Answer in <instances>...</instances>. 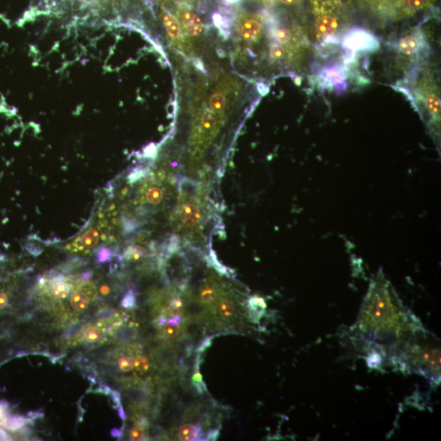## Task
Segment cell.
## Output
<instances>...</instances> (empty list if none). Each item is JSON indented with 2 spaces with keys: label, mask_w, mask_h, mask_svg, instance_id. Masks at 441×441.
<instances>
[{
  "label": "cell",
  "mask_w": 441,
  "mask_h": 441,
  "mask_svg": "<svg viewBox=\"0 0 441 441\" xmlns=\"http://www.w3.org/2000/svg\"><path fill=\"white\" fill-rule=\"evenodd\" d=\"M421 326L380 270L370 283L355 324L360 334L371 340L395 343Z\"/></svg>",
  "instance_id": "1"
},
{
  "label": "cell",
  "mask_w": 441,
  "mask_h": 441,
  "mask_svg": "<svg viewBox=\"0 0 441 441\" xmlns=\"http://www.w3.org/2000/svg\"><path fill=\"white\" fill-rule=\"evenodd\" d=\"M140 7L141 0H31L30 13L71 25L116 26L135 22Z\"/></svg>",
  "instance_id": "2"
},
{
  "label": "cell",
  "mask_w": 441,
  "mask_h": 441,
  "mask_svg": "<svg viewBox=\"0 0 441 441\" xmlns=\"http://www.w3.org/2000/svg\"><path fill=\"white\" fill-rule=\"evenodd\" d=\"M396 346L394 359L398 361L400 369H410L431 381L440 378V346L439 341L421 326L401 340L393 343Z\"/></svg>",
  "instance_id": "3"
},
{
  "label": "cell",
  "mask_w": 441,
  "mask_h": 441,
  "mask_svg": "<svg viewBox=\"0 0 441 441\" xmlns=\"http://www.w3.org/2000/svg\"><path fill=\"white\" fill-rule=\"evenodd\" d=\"M342 45L354 51H367L378 48V40L365 30L355 29L346 34Z\"/></svg>",
  "instance_id": "4"
},
{
  "label": "cell",
  "mask_w": 441,
  "mask_h": 441,
  "mask_svg": "<svg viewBox=\"0 0 441 441\" xmlns=\"http://www.w3.org/2000/svg\"><path fill=\"white\" fill-rule=\"evenodd\" d=\"M220 296V290L216 283L208 280L203 284L200 292V302L202 304L209 317L216 316V305Z\"/></svg>",
  "instance_id": "5"
},
{
  "label": "cell",
  "mask_w": 441,
  "mask_h": 441,
  "mask_svg": "<svg viewBox=\"0 0 441 441\" xmlns=\"http://www.w3.org/2000/svg\"><path fill=\"white\" fill-rule=\"evenodd\" d=\"M237 314V306L233 297L229 294L219 296L216 305V315L217 320L223 322L231 321Z\"/></svg>",
  "instance_id": "6"
},
{
  "label": "cell",
  "mask_w": 441,
  "mask_h": 441,
  "mask_svg": "<svg viewBox=\"0 0 441 441\" xmlns=\"http://www.w3.org/2000/svg\"><path fill=\"white\" fill-rule=\"evenodd\" d=\"M154 361L163 367L170 366L174 367L178 359V351L173 346H162L155 349L152 353Z\"/></svg>",
  "instance_id": "7"
},
{
  "label": "cell",
  "mask_w": 441,
  "mask_h": 441,
  "mask_svg": "<svg viewBox=\"0 0 441 441\" xmlns=\"http://www.w3.org/2000/svg\"><path fill=\"white\" fill-rule=\"evenodd\" d=\"M423 36L419 34L406 35L400 39L398 43V49L402 53L410 56L419 52L424 45Z\"/></svg>",
  "instance_id": "8"
},
{
  "label": "cell",
  "mask_w": 441,
  "mask_h": 441,
  "mask_svg": "<svg viewBox=\"0 0 441 441\" xmlns=\"http://www.w3.org/2000/svg\"><path fill=\"white\" fill-rule=\"evenodd\" d=\"M247 308L250 321L258 324L262 316L266 314V303L262 297L253 296L247 301Z\"/></svg>",
  "instance_id": "9"
},
{
  "label": "cell",
  "mask_w": 441,
  "mask_h": 441,
  "mask_svg": "<svg viewBox=\"0 0 441 441\" xmlns=\"http://www.w3.org/2000/svg\"><path fill=\"white\" fill-rule=\"evenodd\" d=\"M180 217L184 225L186 227H194L200 223L201 212L198 206L194 204H184L180 212Z\"/></svg>",
  "instance_id": "10"
},
{
  "label": "cell",
  "mask_w": 441,
  "mask_h": 441,
  "mask_svg": "<svg viewBox=\"0 0 441 441\" xmlns=\"http://www.w3.org/2000/svg\"><path fill=\"white\" fill-rule=\"evenodd\" d=\"M182 22L189 34L191 35H200L202 33L203 24L201 19L196 13L190 11H184L182 14Z\"/></svg>",
  "instance_id": "11"
},
{
  "label": "cell",
  "mask_w": 441,
  "mask_h": 441,
  "mask_svg": "<svg viewBox=\"0 0 441 441\" xmlns=\"http://www.w3.org/2000/svg\"><path fill=\"white\" fill-rule=\"evenodd\" d=\"M201 425L186 423L178 428L177 437L178 440H199V438H201Z\"/></svg>",
  "instance_id": "12"
},
{
  "label": "cell",
  "mask_w": 441,
  "mask_h": 441,
  "mask_svg": "<svg viewBox=\"0 0 441 441\" xmlns=\"http://www.w3.org/2000/svg\"><path fill=\"white\" fill-rule=\"evenodd\" d=\"M262 31V25L255 19H249L242 24L240 33L242 38L246 41H254L259 37Z\"/></svg>",
  "instance_id": "13"
},
{
  "label": "cell",
  "mask_w": 441,
  "mask_h": 441,
  "mask_svg": "<svg viewBox=\"0 0 441 441\" xmlns=\"http://www.w3.org/2000/svg\"><path fill=\"white\" fill-rule=\"evenodd\" d=\"M72 289L71 285L66 282V279L62 274H58L52 280L51 293L52 296L58 299L66 298Z\"/></svg>",
  "instance_id": "14"
},
{
  "label": "cell",
  "mask_w": 441,
  "mask_h": 441,
  "mask_svg": "<svg viewBox=\"0 0 441 441\" xmlns=\"http://www.w3.org/2000/svg\"><path fill=\"white\" fill-rule=\"evenodd\" d=\"M162 21L165 30L167 31L169 36L173 39H177L180 37L181 35V27L178 19L176 18L173 14L168 12H162Z\"/></svg>",
  "instance_id": "15"
},
{
  "label": "cell",
  "mask_w": 441,
  "mask_h": 441,
  "mask_svg": "<svg viewBox=\"0 0 441 441\" xmlns=\"http://www.w3.org/2000/svg\"><path fill=\"white\" fill-rule=\"evenodd\" d=\"M126 394L130 400L139 405H147L151 400L149 392L141 388H129Z\"/></svg>",
  "instance_id": "16"
},
{
  "label": "cell",
  "mask_w": 441,
  "mask_h": 441,
  "mask_svg": "<svg viewBox=\"0 0 441 441\" xmlns=\"http://www.w3.org/2000/svg\"><path fill=\"white\" fill-rule=\"evenodd\" d=\"M137 330L134 327L129 325L121 326L118 328L114 334L115 340L121 343L131 342L136 338Z\"/></svg>",
  "instance_id": "17"
},
{
  "label": "cell",
  "mask_w": 441,
  "mask_h": 441,
  "mask_svg": "<svg viewBox=\"0 0 441 441\" xmlns=\"http://www.w3.org/2000/svg\"><path fill=\"white\" fill-rule=\"evenodd\" d=\"M338 22L336 19L331 16H325L320 18L317 24V31L321 36L332 33L336 30Z\"/></svg>",
  "instance_id": "18"
},
{
  "label": "cell",
  "mask_w": 441,
  "mask_h": 441,
  "mask_svg": "<svg viewBox=\"0 0 441 441\" xmlns=\"http://www.w3.org/2000/svg\"><path fill=\"white\" fill-rule=\"evenodd\" d=\"M99 240V233L95 229L88 230L78 239V243L82 247H93L97 245Z\"/></svg>",
  "instance_id": "19"
},
{
  "label": "cell",
  "mask_w": 441,
  "mask_h": 441,
  "mask_svg": "<svg viewBox=\"0 0 441 441\" xmlns=\"http://www.w3.org/2000/svg\"><path fill=\"white\" fill-rule=\"evenodd\" d=\"M185 315V306L183 301L179 296L173 297L167 307V316L169 317H174L177 316Z\"/></svg>",
  "instance_id": "20"
},
{
  "label": "cell",
  "mask_w": 441,
  "mask_h": 441,
  "mask_svg": "<svg viewBox=\"0 0 441 441\" xmlns=\"http://www.w3.org/2000/svg\"><path fill=\"white\" fill-rule=\"evenodd\" d=\"M89 297L86 293H84L82 291H77L75 293H73L72 297L70 299V303L72 305L73 308L76 311H84L86 309L87 307L89 306Z\"/></svg>",
  "instance_id": "21"
},
{
  "label": "cell",
  "mask_w": 441,
  "mask_h": 441,
  "mask_svg": "<svg viewBox=\"0 0 441 441\" xmlns=\"http://www.w3.org/2000/svg\"><path fill=\"white\" fill-rule=\"evenodd\" d=\"M191 381L195 389L199 394L204 393L208 391L206 384L204 383V381H203V377L200 372V357L199 356L197 357V361H196V366H195L194 373L192 375Z\"/></svg>",
  "instance_id": "22"
},
{
  "label": "cell",
  "mask_w": 441,
  "mask_h": 441,
  "mask_svg": "<svg viewBox=\"0 0 441 441\" xmlns=\"http://www.w3.org/2000/svg\"><path fill=\"white\" fill-rule=\"evenodd\" d=\"M162 334L166 338L169 339H175V338H182L183 335V329L182 324L181 325H166L161 328Z\"/></svg>",
  "instance_id": "23"
},
{
  "label": "cell",
  "mask_w": 441,
  "mask_h": 441,
  "mask_svg": "<svg viewBox=\"0 0 441 441\" xmlns=\"http://www.w3.org/2000/svg\"><path fill=\"white\" fill-rule=\"evenodd\" d=\"M163 190L159 186H151L146 194L147 202L151 204H158L163 199Z\"/></svg>",
  "instance_id": "24"
},
{
  "label": "cell",
  "mask_w": 441,
  "mask_h": 441,
  "mask_svg": "<svg viewBox=\"0 0 441 441\" xmlns=\"http://www.w3.org/2000/svg\"><path fill=\"white\" fill-rule=\"evenodd\" d=\"M324 78L327 82H339L343 80L345 78V74L340 68L328 69L324 73Z\"/></svg>",
  "instance_id": "25"
},
{
  "label": "cell",
  "mask_w": 441,
  "mask_h": 441,
  "mask_svg": "<svg viewBox=\"0 0 441 441\" xmlns=\"http://www.w3.org/2000/svg\"><path fill=\"white\" fill-rule=\"evenodd\" d=\"M104 335V330L101 328L93 326L90 328H87L85 332V338L88 342H95L100 340Z\"/></svg>",
  "instance_id": "26"
},
{
  "label": "cell",
  "mask_w": 441,
  "mask_h": 441,
  "mask_svg": "<svg viewBox=\"0 0 441 441\" xmlns=\"http://www.w3.org/2000/svg\"><path fill=\"white\" fill-rule=\"evenodd\" d=\"M150 361L146 355H139L135 358L134 367L139 373H145L148 371L150 369Z\"/></svg>",
  "instance_id": "27"
},
{
  "label": "cell",
  "mask_w": 441,
  "mask_h": 441,
  "mask_svg": "<svg viewBox=\"0 0 441 441\" xmlns=\"http://www.w3.org/2000/svg\"><path fill=\"white\" fill-rule=\"evenodd\" d=\"M25 420L22 417H10L5 422V427L11 431H16L25 425Z\"/></svg>",
  "instance_id": "28"
},
{
  "label": "cell",
  "mask_w": 441,
  "mask_h": 441,
  "mask_svg": "<svg viewBox=\"0 0 441 441\" xmlns=\"http://www.w3.org/2000/svg\"><path fill=\"white\" fill-rule=\"evenodd\" d=\"M217 122V118L213 112H205L203 115L202 126L205 129H211L215 127Z\"/></svg>",
  "instance_id": "29"
},
{
  "label": "cell",
  "mask_w": 441,
  "mask_h": 441,
  "mask_svg": "<svg viewBox=\"0 0 441 441\" xmlns=\"http://www.w3.org/2000/svg\"><path fill=\"white\" fill-rule=\"evenodd\" d=\"M226 102H227V100H226L225 96L220 94V93H216L211 97L210 105L213 109H216V111L223 109V108L225 107Z\"/></svg>",
  "instance_id": "30"
},
{
  "label": "cell",
  "mask_w": 441,
  "mask_h": 441,
  "mask_svg": "<svg viewBox=\"0 0 441 441\" xmlns=\"http://www.w3.org/2000/svg\"><path fill=\"white\" fill-rule=\"evenodd\" d=\"M273 36L280 43H286L290 40L291 34L289 30L285 28H278L273 32Z\"/></svg>",
  "instance_id": "31"
},
{
  "label": "cell",
  "mask_w": 441,
  "mask_h": 441,
  "mask_svg": "<svg viewBox=\"0 0 441 441\" xmlns=\"http://www.w3.org/2000/svg\"><path fill=\"white\" fill-rule=\"evenodd\" d=\"M119 367L124 373L131 371L134 367V360L132 356H123L119 361Z\"/></svg>",
  "instance_id": "32"
},
{
  "label": "cell",
  "mask_w": 441,
  "mask_h": 441,
  "mask_svg": "<svg viewBox=\"0 0 441 441\" xmlns=\"http://www.w3.org/2000/svg\"><path fill=\"white\" fill-rule=\"evenodd\" d=\"M129 438L131 440H144L146 438L144 428L139 426L133 427L130 431Z\"/></svg>",
  "instance_id": "33"
},
{
  "label": "cell",
  "mask_w": 441,
  "mask_h": 441,
  "mask_svg": "<svg viewBox=\"0 0 441 441\" xmlns=\"http://www.w3.org/2000/svg\"><path fill=\"white\" fill-rule=\"evenodd\" d=\"M270 55L274 60H279L285 55V50L282 46L280 45V43H274L270 48Z\"/></svg>",
  "instance_id": "34"
},
{
  "label": "cell",
  "mask_w": 441,
  "mask_h": 441,
  "mask_svg": "<svg viewBox=\"0 0 441 441\" xmlns=\"http://www.w3.org/2000/svg\"><path fill=\"white\" fill-rule=\"evenodd\" d=\"M82 328V323H76L69 327L63 334V337L66 338H71L80 333Z\"/></svg>",
  "instance_id": "35"
},
{
  "label": "cell",
  "mask_w": 441,
  "mask_h": 441,
  "mask_svg": "<svg viewBox=\"0 0 441 441\" xmlns=\"http://www.w3.org/2000/svg\"><path fill=\"white\" fill-rule=\"evenodd\" d=\"M122 307L124 308H133L136 306V297L132 292L127 293L121 301Z\"/></svg>",
  "instance_id": "36"
},
{
  "label": "cell",
  "mask_w": 441,
  "mask_h": 441,
  "mask_svg": "<svg viewBox=\"0 0 441 441\" xmlns=\"http://www.w3.org/2000/svg\"><path fill=\"white\" fill-rule=\"evenodd\" d=\"M111 258H112V253L107 247H101V250L97 252V260L101 263L108 262Z\"/></svg>",
  "instance_id": "37"
},
{
  "label": "cell",
  "mask_w": 441,
  "mask_h": 441,
  "mask_svg": "<svg viewBox=\"0 0 441 441\" xmlns=\"http://www.w3.org/2000/svg\"><path fill=\"white\" fill-rule=\"evenodd\" d=\"M115 314H116L115 310L112 309V308H105V309L101 310L98 314V316L101 320H109V319L114 317Z\"/></svg>",
  "instance_id": "38"
},
{
  "label": "cell",
  "mask_w": 441,
  "mask_h": 441,
  "mask_svg": "<svg viewBox=\"0 0 441 441\" xmlns=\"http://www.w3.org/2000/svg\"><path fill=\"white\" fill-rule=\"evenodd\" d=\"M211 341H212V338H207L206 339H204V340L201 342V344L199 346L198 349H197L199 354L202 353L203 351H204V350H206L208 347H209V346H211V343H212Z\"/></svg>",
  "instance_id": "39"
},
{
  "label": "cell",
  "mask_w": 441,
  "mask_h": 441,
  "mask_svg": "<svg viewBox=\"0 0 441 441\" xmlns=\"http://www.w3.org/2000/svg\"><path fill=\"white\" fill-rule=\"evenodd\" d=\"M219 429H215L212 431H209L208 435H206L205 440H216V438L219 436Z\"/></svg>",
  "instance_id": "40"
},
{
  "label": "cell",
  "mask_w": 441,
  "mask_h": 441,
  "mask_svg": "<svg viewBox=\"0 0 441 441\" xmlns=\"http://www.w3.org/2000/svg\"><path fill=\"white\" fill-rule=\"evenodd\" d=\"M9 301V297L5 293H0V309H3L6 307Z\"/></svg>",
  "instance_id": "41"
},
{
  "label": "cell",
  "mask_w": 441,
  "mask_h": 441,
  "mask_svg": "<svg viewBox=\"0 0 441 441\" xmlns=\"http://www.w3.org/2000/svg\"><path fill=\"white\" fill-rule=\"evenodd\" d=\"M9 439H10V437L7 434L6 431L0 428V440H9Z\"/></svg>",
  "instance_id": "42"
},
{
  "label": "cell",
  "mask_w": 441,
  "mask_h": 441,
  "mask_svg": "<svg viewBox=\"0 0 441 441\" xmlns=\"http://www.w3.org/2000/svg\"><path fill=\"white\" fill-rule=\"evenodd\" d=\"M122 431L121 430H119V429H113L112 431V435H113L114 437H120L121 435Z\"/></svg>",
  "instance_id": "43"
},
{
  "label": "cell",
  "mask_w": 441,
  "mask_h": 441,
  "mask_svg": "<svg viewBox=\"0 0 441 441\" xmlns=\"http://www.w3.org/2000/svg\"><path fill=\"white\" fill-rule=\"evenodd\" d=\"M281 1L285 5H294V4H297L299 0H281Z\"/></svg>",
  "instance_id": "44"
},
{
  "label": "cell",
  "mask_w": 441,
  "mask_h": 441,
  "mask_svg": "<svg viewBox=\"0 0 441 441\" xmlns=\"http://www.w3.org/2000/svg\"><path fill=\"white\" fill-rule=\"evenodd\" d=\"M119 415H120V418L122 419H126L125 412H124V409L122 407H120V409H119Z\"/></svg>",
  "instance_id": "45"
},
{
  "label": "cell",
  "mask_w": 441,
  "mask_h": 441,
  "mask_svg": "<svg viewBox=\"0 0 441 441\" xmlns=\"http://www.w3.org/2000/svg\"><path fill=\"white\" fill-rule=\"evenodd\" d=\"M91 277L92 273L87 272L82 274V278L85 279V280H86V281H88V280H89V279L91 278Z\"/></svg>",
  "instance_id": "46"
},
{
  "label": "cell",
  "mask_w": 441,
  "mask_h": 441,
  "mask_svg": "<svg viewBox=\"0 0 441 441\" xmlns=\"http://www.w3.org/2000/svg\"><path fill=\"white\" fill-rule=\"evenodd\" d=\"M101 293H103L104 294L108 293V291H109V289H108V287L104 286L102 289H101Z\"/></svg>",
  "instance_id": "47"
},
{
  "label": "cell",
  "mask_w": 441,
  "mask_h": 441,
  "mask_svg": "<svg viewBox=\"0 0 441 441\" xmlns=\"http://www.w3.org/2000/svg\"><path fill=\"white\" fill-rule=\"evenodd\" d=\"M224 1L228 3V4H235V3L239 2V0H224Z\"/></svg>",
  "instance_id": "48"
},
{
  "label": "cell",
  "mask_w": 441,
  "mask_h": 441,
  "mask_svg": "<svg viewBox=\"0 0 441 441\" xmlns=\"http://www.w3.org/2000/svg\"><path fill=\"white\" fill-rule=\"evenodd\" d=\"M3 416H4V409H3V407L0 405V420L2 419Z\"/></svg>",
  "instance_id": "49"
}]
</instances>
